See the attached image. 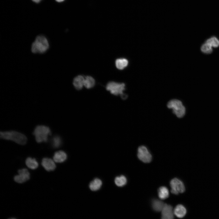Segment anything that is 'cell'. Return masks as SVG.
<instances>
[{"label": "cell", "mask_w": 219, "mask_h": 219, "mask_svg": "<svg viewBox=\"0 0 219 219\" xmlns=\"http://www.w3.org/2000/svg\"><path fill=\"white\" fill-rule=\"evenodd\" d=\"M49 44L47 38L44 36H37L32 43L31 51L34 54H43L49 49Z\"/></svg>", "instance_id": "cell-1"}, {"label": "cell", "mask_w": 219, "mask_h": 219, "mask_svg": "<svg viewBox=\"0 0 219 219\" xmlns=\"http://www.w3.org/2000/svg\"><path fill=\"white\" fill-rule=\"evenodd\" d=\"M0 138L5 139L11 140L21 145L25 144L27 138L23 134L14 131L1 132Z\"/></svg>", "instance_id": "cell-2"}, {"label": "cell", "mask_w": 219, "mask_h": 219, "mask_svg": "<svg viewBox=\"0 0 219 219\" xmlns=\"http://www.w3.org/2000/svg\"><path fill=\"white\" fill-rule=\"evenodd\" d=\"M167 107L172 110L173 113L179 118L182 117L185 115L186 109L182 102L177 99L169 101L167 104Z\"/></svg>", "instance_id": "cell-3"}, {"label": "cell", "mask_w": 219, "mask_h": 219, "mask_svg": "<svg viewBox=\"0 0 219 219\" xmlns=\"http://www.w3.org/2000/svg\"><path fill=\"white\" fill-rule=\"evenodd\" d=\"M106 89L112 94L116 96L120 95L123 99H126L127 97V95L123 92L125 89V85L124 83L110 82L107 84Z\"/></svg>", "instance_id": "cell-4"}, {"label": "cell", "mask_w": 219, "mask_h": 219, "mask_svg": "<svg viewBox=\"0 0 219 219\" xmlns=\"http://www.w3.org/2000/svg\"><path fill=\"white\" fill-rule=\"evenodd\" d=\"M51 134L50 128L43 125H39L35 129L33 134L35 136V139L38 143L46 142L48 136Z\"/></svg>", "instance_id": "cell-5"}, {"label": "cell", "mask_w": 219, "mask_h": 219, "mask_svg": "<svg viewBox=\"0 0 219 219\" xmlns=\"http://www.w3.org/2000/svg\"><path fill=\"white\" fill-rule=\"evenodd\" d=\"M137 156L140 160L145 163L150 162L152 158L151 154L147 148L144 145H141L138 147Z\"/></svg>", "instance_id": "cell-6"}, {"label": "cell", "mask_w": 219, "mask_h": 219, "mask_svg": "<svg viewBox=\"0 0 219 219\" xmlns=\"http://www.w3.org/2000/svg\"><path fill=\"white\" fill-rule=\"evenodd\" d=\"M170 186L171 188V192L172 194L178 195L182 193L185 190L184 185L180 179L175 178L171 180Z\"/></svg>", "instance_id": "cell-7"}, {"label": "cell", "mask_w": 219, "mask_h": 219, "mask_svg": "<svg viewBox=\"0 0 219 219\" xmlns=\"http://www.w3.org/2000/svg\"><path fill=\"white\" fill-rule=\"evenodd\" d=\"M19 174L14 177V180L19 183H23L28 180L30 178V173L27 169H23L19 170Z\"/></svg>", "instance_id": "cell-8"}, {"label": "cell", "mask_w": 219, "mask_h": 219, "mask_svg": "<svg viewBox=\"0 0 219 219\" xmlns=\"http://www.w3.org/2000/svg\"><path fill=\"white\" fill-rule=\"evenodd\" d=\"M172 207L170 205L165 204L162 210V218L172 219L174 218Z\"/></svg>", "instance_id": "cell-9"}, {"label": "cell", "mask_w": 219, "mask_h": 219, "mask_svg": "<svg viewBox=\"0 0 219 219\" xmlns=\"http://www.w3.org/2000/svg\"><path fill=\"white\" fill-rule=\"evenodd\" d=\"M42 165L45 169L48 171L54 170L56 166L54 162L52 159L45 158L43 159Z\"/></svg>", "instance_id": "cell-10"}, {"label": "cell", "mask_w": 219, "mask_h": 219, "mask_svg": "<svg viewBox=\"0 0 219 219\" xmlns=\"http://www.w3.org/2000/svg\"><path fill=\"white\" fill-rule=\"evenodd\" d=\"M186 210L182 205L178 204L174 210V214L178 217L182 218L184 217L186 213Z\"/></svg>", "instance_id": "cell-11"}, {"label": "cell", "mask_w": 219, "mask_h": 219, "mask_svg": "<svg viewBox=\"0 0 219 219\" xmlns=\"http://www.w3.org/2000/svg\"><path fill=\"white\" fill-rule=\"evenodd\" d=\"M85 77L81 75H79L75 77L73 81V85L77 90L81 89L84 86Z\"/></svg>", "instance_id": "cell-12"}, {"label": "cell", "mask_w": 219, "mask_h": 219, "mask_svg": "<svg viewBox=\"0 0 219 219\" xmlns=\"http://www.w3.org/2000/svg\"><path fill=\"white\" fill-rule=\"evenodd\" d=\"M67 155L64 151H59L55 153L53 156L54 161L57 163H61L67 159Z\"/></svg>", "instance_id": "cell-13"}, {"label": "cell", "mask_w": 219, "mask_h": 219, "mask_svg": "<svg viewBox=\"0 0 219 219\" xmlns=\"http://www.w3.org/2000/svg\"><path fill=\"white\" fill-rule=\"evenodd\" d=\"M158 194L160 199L165 200L169 197V194L168 189L165 186L160 187L158 189Z\"/></svg>", "instance_id": "cell-14"}, {"label": "cell", "mask_w": 219, "mask_h": 219, "mask_svg": "<svg viewBox=\"0 0 219 219\" xmlns=\"http://www.w3.org/2000/svg\"><path fill=\"white\" fill-rule=\"evenodd\" d=\"M128 63V60L124 58L117 59L115 61L116 66L119 70L123 69L127 66Z\"/></svg>", "instance_id": "cell-15"}, {"label": "cell", "mask_w": 219, "mask_h": 219, "mask_svg": "<svg viewBox=\"0 0 219 219\" xmlns=\"http://www.w3.org/2000/svg\"><path fill=\"white\" fill-rule=\"evenodd\" d=\"M102 185V182L97 178L95 179L90 183L89 187L92 191H95L99 189Z\"/></svg>", "instance_id": "cell-16"}, {"label": "cell", "mask_w": 219, "mask_h": 219, "mask_svg": "<svg viewBox=\"0 0 219 219\" xmlns=\"http://www.w3.org/2000/svg\"><path fill=\"white\" fill-rule=\"evenodd\" d=\"M164 205L163 202L157 199L153 200L152 203L153 209L157 212L162 211Z\"/></svg>", "instance_id": "cell-17"}, {"label": "cell", "mask_w": 219, "mask_h": 219, "mask_svg": "<svg viewBox=\"0 0 219 219\" xmlns=\"http://www.w3.org/2000/svg\"><path fill=\"white\" fill-rule=\"evenodd\" d=\"M95 84L94 78L90 76L85 77L84 86L87 89H89L93 87Z\"/></svg>", "instance_id": "cell-18"}, {"label": "cell", "mask_w": 219, "mask_h": 219, "mask_svg": "<svg viewBox=\"0 0 219 219\" xmlns=\"http://www.w3.org/2000/svg\"><path fill=\"white\" fill-rule=\"evenodd\" d=\"M26 164L27 166L29 168L35 169L38 166V164L35 159L31 158H28L26 161Z\"/></svg>", "instance_id": "cell-19"}, {"label": "cell", "mask_w": 219, "mask_h": 219, "mask_svg": "<svg viewBox=\"0 0 219 219\" xmlns=\"http://www.w3.org/2000/svg\"><path fill=\"white\" fill-rule=\"evenodd\" d=\"M200 50L203 54H209L213 51V47L209 43L205 42L200 47Z\"/></svg>", "instance_id": "cell-20"}, {"label": "cell", "mask_w": 219, "mask_h": 219, "mask_svg": "<svg viewBox=\"0 0 219 219\" xmlns=\"http://www.w3.org/2000/svg\"><path fill=\"white\" fill-rule=\"evenodd\" d=\"M127 182L126 178L123 175L116 177L115 179L116 185L119 187H122L125 185Z\"/></svg>", "instance_id": "cell-21"}, {"label": "cell", "mask_w": 219, "mask_h": 219, "mask_svg": "<svg viewBox=\"0 0 219 219\" xmlns=\"http://www.w3.org/2000/svg\"><path fill=\"white\" fill-rule=\"evenodd\" d=\"M205 42L210 44L213 48H217L219 47V39L216 36H211L207 39Z\"/></svg>", "instance_id": "cell-22"}, {"label": "cell", "mask_w": 219, "mask_h": 219, "mask_svg": "<svg viewBox=\"0 0 219 219\" xmlns=\"http://www.w3.org/2000/svg\"><path fill=\"white\" fill-rule=\"evenodd\" d=\"M52 144L55 148L59 147L61 144V140L60 137L58 136L54 137L52 139Z\"/></svg>", "instance_id": "cell-23"}, {"label": "cell", "mask_w": 219, "mask_h": 219, "mask_svg": "<svg viewBox=\"0 0 219 219\" xmlns=\"http://www.w3.org/2000/svg\"><path fill=\"white\" fill-rule=\"evenodd\" d=\"M34 2L36 3L40 2L42 0H32Z\"/></svg>", "instance_id": "cell-24"}, {"label": "cell", "mask_w": 219, "mask_h": 219, "mask_svg": "<svg viewBox=\"0 0 219 219\" xmlns=\"http://www.w3.org/2000/svg\"><path fill=\"white\" fill-rule=\"evenodd\" d=\"M57 2H63L64 0H55Z\"/></svg>", "instance_id": "cell-25"}]
</instances>
